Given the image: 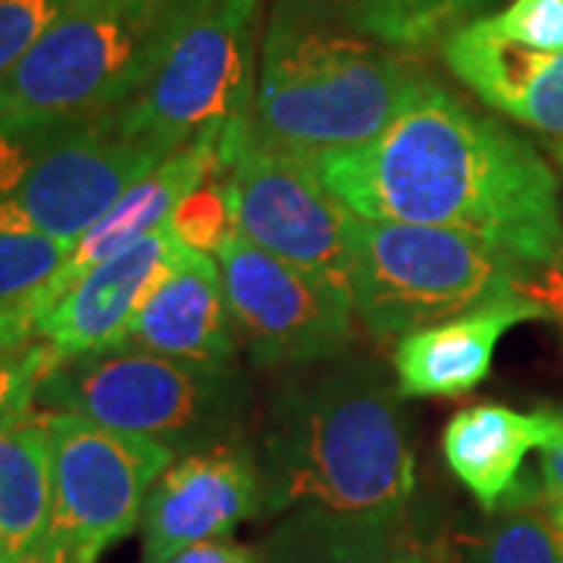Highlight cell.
Segmentation results:
<instances>
[{
    "label": "cell",
    "mask_w": 563,
    "mask_h": 563,
    "mask_svg": "<svg viewBox=\"0 0 563 563\" xmlns=\"http://www.w3.org/2000/svg\"><path fill=\"white\" fill-rule=\"evenodd\" d=\"M310 166L366 220L463 232L523 266H551L563 257L551 163L432 76L379 139Z\"/></svg>",
    "instance_id": "6da1fadb"
},
{
    "label": "cell",
    "mask_w": 563,
    "mask_h": 563,
    "mask_svg": "<svg viewBox=\"0 0 563 563\" xmlns=\"http://www.w3.org/2000/svg\"><path fill=\"white\" fill-rule=\"evenodd\" d=\"M254 454L263 517L320 510L401 526L413 451L383 363L339 354L295 366L266 401Z\"/></svg>",
    "instance_id": "7a4b0ae2"
},
{
    "label": "cell",
    "mask_w": 563,
    "mask_h": 563,
    "mask_svg": "<svg viewBox=\"0 0 563 563\" xmlns=\"http://www.w3.org/2000/svg\"><path fill=\"white\" fill-rule=\"evenodd\" d=\"M426 79L417 57L276 0L263 32L247 135L298 161L379 139Z\"/></svg>",
    "instance_id": "3957f363"
},
{
    "label": "cell",
    "mask_w": 563,
    "mask_h": 563,
    "mask_svg": "<svg viewBox=\"0 0 563 563\" xmlns=\"http://www.w3.org/2000/svg\"><path fill=\"white\" fill-rule=\"evenodd\" d=\"M188 0H73L0 79V132L101 120L135 98Z\"/></svg>",
    "instance_id": "277c9868"
},
{
    "label": "cell",
    "mask_w": 563,
    "mask_h": 563,
    "mask_svg": "<svg viewBox=\"0 0 563 563\" xmlns=\"http://www.w3.org/2000/svg\"><path fill=\"white\" fill-rule=\"evenodd\" d=\"M38 398L47 410L151 439L179 457L242 439L251 383L239 363L176 361L120 344L57 363Z\"/></svg>",
    "instance_id": "5b68a950"
},
{
    "label": "cell",
    "mask_w": 563,
    "mask_h": 563,
    "mask_svg": "<svg viewBox=\"0 0 563 563\" xmlns=\"http://www.w3.org/2000/svg\"><path fill=\"white\" fill-rule=\"evenodd\" d=\"M351 298L376 342L526 295L523 263L473 235L351 210ZM529 298V295H526Z\"/></svg>",
    "instance_id": "8992f818"
},
{
    "label": "cell",
    "mask_w": 563,
    "mask_h": 563,
    "mask_svg": "<svg viewBox=\"0 0 563 563\" xmlns=\"http://www.w3.org/2000/svg\"><path fill=\"white\" fill-rule=\"evenodd\" d=\"M261 0H188L135 98L107 113L122 135L169 161L201 135L251 120Z\"/></svg>",
    "instance_id": "52a82bcc"
},
{
    "label": "cell",
    "mask_w": 563,
    "mask_h": 563,
    "mask_svg": "<svg viewBox=\"0 0 563 563\" xmlns=\"http://www.w3.org/2000/svg\"><path fill=\"white\" fill-rule=\"evenodd\" d=\"M41 420L51 435L54 479L44 563H98L107 548L139 529L147 495L176 454L76 413L44 410Z\"/></svg>",
    "instance_id": "ba28073f"
},
{
    "label": "cell",
    "mask_w": 563,
    "mask_h": 563,
    "mask_svg": "<svg viewBox=\"0 0 563 563\" xmlns=\"http://www.w3.org/2000/svg\"><path fill=\"white\" fill-rule=\"evenodd\" d=\"M229 310L247 361L295 369L344 354L354 335V298L279 261L235 232L217 254Z\"/></svg>",
    "instance_id": "9c48e42d"
},
{
    "label": "cell",
    "mask_w": 563,
    "mask_h": 563,
    "mask_svg": "<svg viewBox=\"0 0 563 563\" xmlns=\"http://www.w3.org/2000/svg\"><path fill=\"white\" fill-rule=\"evenodd\" d=\"M225 185L247 242L351 291V210L310 163L244 135L225 169Z\"/></svg>",
    "instance_id": "30bf717a"
},
{
    "label": "cell",
    "mask_w": 563,
    "mask_h": 563,
    "mask_svg": "<svg viewBox=\"0 0 563 563\" xmlns=\"http://www.w3.org/2000/svg\"><path fill=\"white\" fill-rule=\"evenodd\" d=\"M263 517L257 454L244 439L179 454L154 483L141 514V563H166L203 542L229 539Z\"/></svg>",
    "instance_id": "8fae6325"
},
{
    "label": "cell",
    "mask_w": 563,
    "mask_h": 563,
    "mask_svg": "<svg viewBox=\"0 0 563 563\" xmlns=\"http://www.w3.org/2000/svg\"><path fill=\"white\" fill-rule=\"evenodd\" d=\"M442 60L485 107L536 132L563 169V51L542 54L504 38L488 13L444 41Z\"/></svg>",
    "instance_id": "7c38bea8"
},
{
    "label": "cell",
    "mask_w": 563,
    "mask_h": 563,
    "mask_svg": "<svg viewBox=\"0 0 563 563\" xmlns=\"http://www.w3.org/2000/svg\"><path fill=\"white\" fill-rule=\"evenodd\" d=\"M181 244L163 222L122 254L81 276L41 320L38 342L51 344L57 363L120 347L129 325L157 288Z\"/></svg>",
    "instance_id": "4fadbf2b"
},
{
    "label": "cell",
    "mask_w": 563,
    "mask_h": 563,
    "mask_svg": "<svg viewBox=\"0 0 563 563\" xmlns=\"http://www.w3.org/2000/svg\"><path fill=\"white\" fill-rule=\"evenodd\" d=\"M122 344L176 361L235 363L242 342L217 257L181 244L157 288L141 303Z\"/></svg>",
    "instance_id": "5bb4252c"
},
{
    "label": "cell",
    "mask_w": 563,
    "mask_h": 563,
    "mask_svg": "<svg viewBox=\"0 0 563 563\" xmlns=\"http://www.w3.org/2000/svg\"><path fill=\"white\" fill-rule=\"evenodd\" d=\"M548 317L542 303L526 295L466 310L404 335L395 351V385L401 398H461L483 383L495 347L526 320Z\"/></svg>",
    "instance_id": "9a60e30c"
},
{
    "label": "cell",
    "mask_w": 563,
    "mask_h": 563,
    "mask_svg": "<svg viewBox=\"0 0 563 563\" xmlns=\"http://www.w3.org/2000/svg\"><path fill=\"white\" fill-rule=\"evenodd\" d=\"M561 442L563 410L520 413L501 404H476L448 420L442 454L454 479L485 510H498L514 501L529 451H548Z\"/></svg>",
    "instance_id": "2e32d148"
},
{
    "label": "cell",
    "mask_w": 563,
    "mask_h": 563,
    "mask_svg": "<svg viewBox=\"0 0 563 563\" xmlns=\"http://www.w3.org/2000/svg\"><path fill=\"white\" fill-rule=\"evenodd\" d=\"M51 517V435L38 413L0 435V563H44Z\"/></svg>",
    "instance_id": "e0dca14e"
},
{
    "label": "cell",
    "mask_w": 563,
    "mask_h": 563,
    "mask_svg": "<svg viewBox=\"0 0 563 563\" xmlns=\"http://www.w3.org/2000/svg\"><path fill=\"white\" fill-rule=\"evenodd\" d=\"M310 13L363 38L422 57L442 51L466 22L488 16L498 0H298Z\"/></svg>",
    "instance_id": "ac0fdd59"
},
{
    "label": "cell",
    "mask_w": 563,
    "mask_h": 563,
    "mask_svg": "<svg viewBox=\"0 0 563 563\" xmlns=\"http://www.w3.org/2000/svg\"><path fill=\"white\" fill-rule=\"evenodd\" d=\"M401 526L295 510L261 544V563H395Z\"/></svg>",
    "instance_id": "d6986e66"
},
{
    "label": "cell",
    "mask_w": 563,
    "mask_h": 563,
    "mask_svg": "<svg viewBox=\"0 0 563 563\" xmlns=\"http://www.w3.org/2000/svg\"><path fill=\"white\" fill-rule=\"evenodd\" d=\"M73 244L35 229L0 222V310L32 295L66 261Z\"/></svg>",
    "instance_id": "ffe728a7"
},
{
    "label": "cell",
    "mask_w": 563,
    "mask_h": 563,
    "mask_svg": "<svg viewBox=\"0 0 563 563\" xmlns=\"http://www.w3.org/2000/svg\"><path fill=\"white\" fill-rule=\"evenodd\" d=\"M166 225L173 229L176 242L185 244L188 251L217 257L222 244L239 232L235 207H232V195H229L225 176H210L198 188H191L173 207V213L166 217Z\"/></svg>",
    "instance_id": "44dd1931"
},
{
    "label": "cell",
    "mask_w": 563,
    "mask_h": 563,
    "mask_svg": "<svg viewBox=\"0 0 563 563\" xmlns=\"http://www.w3.org/2000/svg\"><path fill=\"white\" fill-rule=\"evenodd\" d=\"M466 563H563L554 523L542 514H507L470 548Z\"/></svg>",
    "instance_id": "7402d4cb"
},
{
    "label": "cell",
    "mask_w": 563,
    "mask_h": 563,
    "mask_svg": "<svg viewBox=\"0 0 563 563\" xmlns=\"http://www.w3.org/2000/svg\"><path fill=\"white\" fill-rule=\"evenodd\" d=\"M57 366L47 342L0 344V435L29 420L41 383Z\"/></svg>",
    "instance_id": "603a6c76"
},
{
    "label": "cell",
    "mask_w": 563,
    "mask_h": 563,
    "mask_svg": "<svg viewBox=\"0 0 563 563\" xmlns=\"http://www.w3.org/2000/svg\"><path fill=\"white\" fill-rule=\"evenodd\" d=\"M73 0H0V79L32 51Z\"/></svg>",
    "instance_id": "cb8c5ba5"
},
{
    "label": "cell",
    "mask_w": 563,
    "mask_h": 563,
    "mask_svg": "<svg viewBox=\"0 0 563 563\" xmlns=\"http://www.w3.org/2000/svg\"><path fill=\"white\" fill-rule=\"evenodd\" d=\"M492 25L529 51H563V0H514L507 10L492 13Z\"/></svg>",
    "instance_id": "d4e9b609"
},
{
    "label": "cell",
    "mask_w": 563,
    "mask_h": 563,
    "mask_svg": "<svg viewBox=\"0 0 563 563\" xmlns=\"http://www.w3.org/2000/svg\"><path fill=\"white\" fill-rule=\"evenodd\" d=\"M166 563H261V548L251 544H239L232 539H220V542H203L176 554Z\"/></svg>",
    "instance_id": "484cf974"
},
{
    "label": "cell",
    "mask_w": 563,
    "mask_h": 563,
    "mask_svg": "<svg viewBox=\"0 0 563 563\" xmlns=\"http://www.w3.org/2000/svg\"><path fill=\"white\" fill-rule=\"evenodd\" d=\"M542 483L551 510L563 507V442L542 451Z\"/></svg>",
    "instance_id": "4316f807"
},
{
    "label": "cell",
    "mask_w": 563,
    "mask_h": 563,
    "mask_svg": "<svg viewBox=\"0 0 563 563\" xmlns=\"http://www.w3.org/2000/svg\"><path fill=\"white\" fill-rule=\"evenodd\" d=\"M395 563H429V558H426V554H420V551H413V548H404L401 544V551H398Z\"/></svg>",
    "instance_id": "83f0119b"
},
{
    "label": "cell",
    "mask_w": 563,
    "mask_h": 563,
    "mask_svg": "<svg viewBox=\"0 0 563 563\" xmlns=\"http://www.w3.org/2000/svg\"><path fill=\"white\" fill-rule=\"evenodd\" d=\"M551 523H554V532H558V542H561L563 551V507H554V510H551Z\"/></svg>",
    "instance_id": "f1b7e54d"
}]
</instances>
